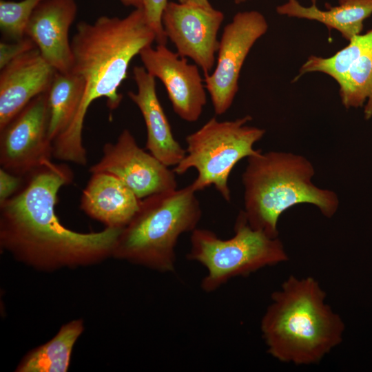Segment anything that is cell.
Listing matches in <instances>:
<instances>
[{"instance_id": "6da1fadb", "label": "cell", "mask_w": 372, "mask_h": 372, "mask_svg": "<svg viewBox=\"0 0 372 372\" xmlns=\"http://www.w3.org/2000/svg\"><path fill=\"white\" fill-rule=\"evenodd\" d=\"M73 178L69 167L52 161L27 176L22 188L0 204L1 248L43 271L93 265L112 256L122 229L79 233L58 218L59 189Z\"/></svg>"}, {"instance_id": "7a4b0ae2", "label": "cell", "mask_w": 372, "mask_h": 372, "mask_svg": "<svg viewBox=\"0 0 372 372\" xmlns=\"http://www.w3.org/2000/svg\"><path fill=\"white\" fill-rule=\"evenodd\" d=\"M156 41V34L146 21L143 8L127 17L102 16L94 23L79 22L71 40L72 64L70 72L85 81V93L76 116L62 134L52 142L53 158L85 166L87 151L82 132L90 104L104 97L110 110L120 105L118 88L126 78L132 59Z\"/></svg>"}, {"instance_id": "3957f363", "label": "cell", "mask_w": 372, "mask_h": 372, "mask_svg": "<svg viewBox=\"0 0 372 372\" xmlns=\"http://www.w3.org/2000/svg\"><path fill=\"white\" fill-rule=\"evenodd\" d=\"M326 298L311 276L291 275L272 293L260 331L273 358L295 365L315 364L342 342L344 323Z\"/></svg>"}, {"instance_id": "277c9868", "label": "cell", "mask_w": 372, "mask_h": 372, "mask_svg": "<svg viewBox=\"0 0 372 372\" xmlns=\"http://www.w3.org/2000/svg\"><path fill=\"white\" fill-rule=\"evenodd\" d=\"M314 174L312 163L300 154L260 149L249 156L242 175V211L249 226L270 237H278L279 217L302 203L315 205L327 218L334 216L339 207L338 196L332 190L314 185Z\"/></svg>"}, {"instance_id": "5b68a950", "label": "cell", "mask_w": 372, "mask_h": 372, "mask_svg": "<svg viewBox=\"0 0 372 372\" xmlns=\"http://www.w3.org/2000/svg\"><path fill=\"white\" fill-rule=\"evenodd\" d=\"M189 185L141 200L138 211L121 231L112 256L162 273L175 271L179 237L194 230L202 209Z\"/></svg>"}, {"instance_id": "8992f818", "label": "cell", "mask_w": 372, "mask_h": 372, "mask_svg": "<svg viewBox=\"0 0 372 372\" xmlns=\"http://www.w3.org/2000/svg\"><path fill=\"white\" fill-rule=\"evenodd\" d=\"M234 231L231 238L225 240L207 229L196 227L191 232L187 258L207 269L200 284L205 292L216 291L233 278L248 276L289 259L280 239L251 228L242 211Z\"/></svg>"}, {"instance_id": "52a82bcc", "label": "cell", "mask_w": 372, "mask_h": 372, "mask_svg": "<svg viewBox=\"0 0 372 372\" xmlns=\"http://www.w3.org/2000/svg\"><path fill=\"white\" fill-rule=\"evenodd\" d=\"M251 119L249 115L225 121L210 118L186 136V154L172 170L181 175L196 169L198 176L190 184L196 192L214 185L230 202L228 178L231 170L238 161L259 152L254 145L265 134L264 129L247 125Z\"/></svg>"}, {"instance_id": "ba28073f", "label": "cell", "mask_w": 372, "mask_h": 372, "mask_svg": "<svg viewBox=\"0 0 372 372\" xmlns=\"http://www.w3.org/2000/svg\"><path fill=\"white\" fill-rule=\"evenodd\" d=\"M268 30L264 15L258 11L238 12L224 28L219 41L216 67L204 76L216 114H225L231 107L238 90L242 65L254 43Z\"/></svg>"}, {"instance_id": "9c48e42d", "label": "cell", "mask_w": 372, "mask_h": 372, "mask_svg": "<svg viewBox=\"0 0 372 372\" xmlns=\"http://www.w3.org/2000/svg\"><path fill=\"white\" fill-rule=\"evenodd\" d=\"M310 72L331 77L344 107H364V118L372 121V28L353 37L331 56H309L294 80Z\"/></svg>"}, {"instance_id": "30bf717a", "label": "cell", "mask_w": 372, "mask_h": 372, "mask_svg": "<svg viewBox=\"0 0 372 372\" xmlns=\"http://www.w3.org/2000/svg\"><path fill=\"white\" fill-rule=\"evenodd\" d=\"M47 92L34 98L0 130V165L26 177L51 161Z\"/></svg>"}, {"instance_id": "8fae6325", "label": "cell", "mask_w": 372, "mask_h": 372, "mask_svg": "<svg viewBox=\"0 0 372 372\" xmlns=\"http://www.w3.org/2000/svg\"><path fill=\"white\" fill-rule=\"evenodd\" d=\"M149 152L141 148L127 129L114 143H107L103 156L90 173L106 172L120 179L140 199L177 189L176 174Z\"/></svg>"}, {"instance_id": "7c38bea8", "label": "cell", "mask_w": 372, "mask_h": 372, "mask_svg": "<svg viewBox=\"0 0 372 372\" xmlns=\"http://www.w3.org/2000/svg\"><path fill=\"white\" fill-rule=\"evenodd\" d=\"M224 20L218 10L194 4L169 1L162 15V24L167 39L177 53L189 57L203 71L210 74L216 63L219 41L217 34Z\"/></svg>"}, {"instance_id": "4fadbf2b", "label": "cell", "mask_w": 372, "mask_h": 372, "mask_svg": "<svg viewBox=\"0 0 372 372\" xmlns=\"http://www.w3.org/2000/svg\"><path fill=\"white\" fill-rule=\"evenodd\" d=\"M147 72L164 85L174 112L183 120L195 122L207 103L206 88L196 64L165 45L143 48L140 54Z\"/></svg>"}, {"instance_id": "5bb4252c", "label": "cell", "mask_w": 372, "mask_h": 372, "mask_svg": "<svg viewBox=\"0 0 372 372\" xmlns=\"http://www.w3.org/2000/svg\"><path fill=\"white\" fill-rule=\"evenodd\" d=\"M76 12L74 0H43L36 7L27 25L25 36L56 72L65 73L71 70L69 31Z\"/></svg>"}, {"instance_id": "9a60e30c", "label": "cell", "mask_w": 372, "mask_h": 372, "mask_svg": "<svg viewBox=\"0 0 372 372\" xmlns=\"http://www.w3.org/2000/svg\"><path fill=\"white\" fill-rule=\"evenodd\" d=\"M56 72L37 48L1 69L0 130L34 98L48 92Z\"/></svg>"}, {"instance_id": "2e32d148", "label": "cell", "mask_w": 372, "mask_h": 372, "mask_svg": "<svg viewBox=\"0 0 372 372\" xmlns=\"http://www.w3.org/2000/svg\"><path fill=\"white\" fill-rule=\"evenodd\" d=\"M133 76L137 92L129 91V98L141 111L147 130L145 148L167 167L178 165L186 150L175 139L169 121L158 100L155 77L143 66H135Z\"/></svg>"}, {"instance_id": "e0dca14e", "label": "cell", "mask_w": 372, "mask_h": 372, "mask_svg": "<svg viewBox=\"0 0 372 372\" xmlns=\"http://www.w3.org/2000/svg\"><path fill=\"white\" fill-rule=\"evenodd\" d=\"M91 174L81 197V209L105 227L123 229L138 211L141 200L115 176Z\"/></svg>"}, {"instance_id": "ac0fdd59", "label": "cell", "mask_w": 372, "mask_h": 372, "mask_svg": "<svg viewBox=\"0 0 372 372\" xmlns=\"http://www.w3.org/2000/svg\"><path fill=\"white\" fill-rule=\"evenodd\" d=\"M276 12L289 17L318 21L329 31H338L349 41L361 34L364 21L372 14V0H338V6L325 10L319 9L316 2L305 7L298 0H287L276 7Z\"/></svg>"}, {"instance_id": "d6986e66", "label": "cell", "mask_w": 372, "mask_h": 372, "mask_svg": "<svg viewBox=\"0 0 372 372\" xmlns=\"http://www.w3.org/2000/svg\"><path fill=\"white\" fill-rule=\"evenodd\" d=\"M83 330L82 320H73L65 324L53 338L28 353L15 371L66 372L74 344Z\"/></svg>"}, {"instance_id": "ffe728a7", "label": "cell", "mask_w": 372, "mask_h": 372, "mask_svg": "<svg viewBox=\"0 0 372 372\" xmlns=\"http://www.w3.org/2000/svg\"><path fill=\"white\" fill-rule=\"evenodd\" d=\"M85 93V81L68 72H56L47 92L49 108L48 137L51 143L74 121Z\"/></svg>"}, {"instance_id": "44dd1931", "label": "cell", "mask_w": 372, "mask_h": 372, "mask_svg": "<svg viewBox=\"0 0 372 372\" xmlns=\"http://www.w3.org/2000/svg\"><path fill=\"white\" fill-rule=\"evenodd\" d=\"M43 0L0 1V28L3 35L12 41L25 37V29L36 7Z\"/></svg>"}, {"instance_id": "7402d4cb", "label": "cell", "mask_w": 372, "mask_h": 372, "mask_svg": "<svg viewBox=\"0 0 372 372\" xmlns=\"http://www.w3.org/2000/svg\"><path fill=\"white\" fill-rule=\"evenodd\" d=\"M168 0H145L144 12L146 21L156 34V41L159 45H166L167 37L162 24L163 12Z\"/></svg>"}, {"instance_id": "603a6c76", "label": "cell", "mask_w": 372, "mask_h": 372, "mask_svg": "<svg viewBox=\"0 0 372 372\" xmlns=\"http://www.w3.org/2000/svg\"><path fill=\"white\" fill-rule=\"evenodd\" d=\"M37 47L34 43L26 36L22 39L12 43L1 41L0 69H2L15 58Z\"/></svg>"}, {"instance_id": "cb8c5ba5", "label": "cell", "mask_w": 372, "mask_h": 372, "mask_svg": "<svg viewBox=\"0 0 372 372\" xmlns=\"http://www.w3.org/2000/svg\"><path fill=\"white\" fill-rule=\"evenodd\" d=\"M25 178L0 168V204L10 199L22 188Z\"/></svg>"}, {"instance_id": "d4e9b609", "label": "cell", "mask_w": 372, "mask_h": 372, "mask_svg": "<svg viewBox=\"0 0 372 372\" xmlns=\"http://www.w3.org/2000/svg\"><path fill=\"white\" fill-rule=\"evenodd\" d=\"M178 2L181 3L194 4L205 8H213L209 0H178Z\"/></svg>"}, {"instance_id": "484cf974", "label": "cell", "mask_w": 372, "mask_h": 372, "mask_svg": "<svg viewBox=\"0 0 372 372\" xmlns=\"http://www.w3.org/2000/svg\"><path fill=\"white\" fill-rule=\"evenodd\" d=\"M124 6H132L137 8H143L145 0H119Z\"/></svg>"}, {"instance_id": "4316f807", "label": "cell", "mask_w": 372, "mask_h": 372, "mask_svg": "<svg viewBox=\"0 0 372 372\" xmlns=\"http://www.w3.org/2000/svg\"><path fill=\"white\" fill-rule=\"evenodd\" d=\"M248 1H250V0H234V2L236 4H240V3L247 2Z\"/></svg>"}]
</instances>
